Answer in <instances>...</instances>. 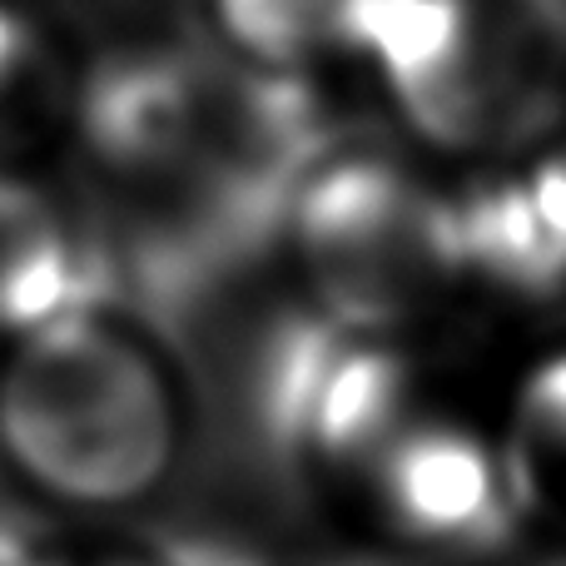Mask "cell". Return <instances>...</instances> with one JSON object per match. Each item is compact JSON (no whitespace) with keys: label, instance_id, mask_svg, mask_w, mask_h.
Listing matches in <instances>:
<instances>
[{"label":"cell","instance_id":"cell-1","mask_svg":"<svg viewBox=\"0 0 566 566\" xmlns=\"http://www.w3.org/2000/svg\"><path fill=\"white\" fill-rule=\"evenodd\" d=\"M185 448L175 373L105 303L20 333L0 363V458L55 507L125 512L165 488Z\"/></svg>","mask_w":566,"mask_h":566},{"label":"cell","instance_id":"cell-7","mask_svg":"<svg viewBox=\"0 0 566 566\" xmlns=\"http://www.w3.org/2000/svg\"><path fill=\"white\" fill-rule=\"evenodd\" d=\"M115 289L105 249L30 179L0 169V333L20 338Z\"/></svg>","mask_w":566,"mask_h":566},{"label":"cell","instance_id":"cell-10","mask_svg":"<svg viewBox=\"0 0 566 566\" xmlns=\"http://www.w3.org/2000/svg\"><path fill=\"white\" fill-rule=\"evenodd\" d=\"M368 0H209L229 55L298 75L308 60L353 50V30Z\"/></svg>","mask_w":566,"mask_h":566},{"label":"cell","instance_id":"cell-3","mask_svg":"<svg viewBox=\"0 0 566 566\" xmlns=\"http://www.w3.org/2000/svg\"><path fill=\"white\" fill-rule=\"evenodd\" d=\"M313 313L353 338L408 328L462 279L458 199L378 155L323 159L289 219Z\"/></svg>","mask_w":566,"mask_h":566},{"label":"cell","instance_id":"cell-4","mask_svg":"<svg viewBox=\"0 0 566 566\" xmlns=\"http://www.w3.org/2000/svg\"><path fill=\"white\" fill-rule=\"evenodd\" d=\"M185 135L244 239L269 254L313 169L328 159V119L289 70H264L229 50H169Z\"/></svg>","mask_w":566,"mask_h":566},{"label":"cell","instance_id":"cell-5","mask_svg":"<svg viewBox=\"0 0 566 566\" xmlns=\"http://www.w3.org/2000/svg\"><path fill=\"white\" fill-rule=\"evenodd\" d=\"M363 488L382 527L428 557H492L522 522L497 442L422 412L363 472Z\"/></svg>","mask_w":566,"mask_h":566},{"label":"cell","instance_id":"cell-6","mask_svg":"<svg viewBox=\"0 0 566 566\" xmlns=\"http://www.w3.org/2000/svg\"><path fill=\"white\" fill-rule=\"evenodd\" d=\"M458 224L468 274L522 298L566 293V135L472 185Z\"/></svg>","mask_w":566,"mask_h":566},{"label":"cell","instance_id":"cell-11","mask_svg":"<svg viewBox=\"0 0 566 566\" xmlns=\"http://www.w3.org/2000/svg\"><path fill=\"white\" fill-rule=\"evenodd\" d=\"M6 566H155L135 557H10Z\"/></svg>","mask_w":566,"mask_h":566},{"label":"cell","instance_id":"cell-2","mask_svg":"<svg viewBox=\"0 0 566 566\" xmlns=\"http://www.w3.org/2000/svg\"><path fill=\"white\" fill-rule=\"evenodd\" d=\"M353 50L442 155L512 165L566 135V0H368Z\"/></svg>","mask_w":566,"mask_h":566},{"label":"cell","instance_id":"cell-9","mask_svg":"<svg viewBox=\"0 0 566 566\" xmlns=\"http://www.w3.org/2000/svg\"><path fill=\"white\" fill-rule=\"evenodd\" d=\"M75 115V80L35 15L0 0V165L40 149Z\"/></svg>","mask_w":566,"mask_h":566},{"label":"cell","instance_id":"cell-12","mask_svg":"<svg viewBox=\"0 0 566 566\" xmlns=\"http://www.w3.org/2000/svg\"><path fill=\"white\" fill-rule=\"evenodd\" d=\"M547 566H566V557H557V562H547Z\"/></svg>","mask_w":566,"mask_h":566},{"label":"cell","instance_id":"cell-8","mask_svg":"<svg viewBox=\"0 0 566 566\" xmlns=\"http://www.w3.org/2000/svg\"><path fill=\"white\" fill-rule=\"evenodd\" d=\"M502 462L522 517L566 532V348L522 378Z\"/></svg>","mask_w":566,"mask_h":566}]
</instances>
